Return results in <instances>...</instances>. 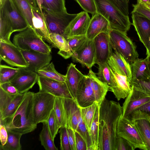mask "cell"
Masks as SVG:
<instances>
[{
  "label": "cell",
  "instance_id": "obj_1",
  "mask_svg": "<svg viewBox=\"0 0 150 150\" xmlns=\"http://www.w3.org/2000/svg\"><path fill=\"white\" fill-rule=\"evenodd\" d=\"M122 114L119 103L105 98L99 106L98 150H115L117 128Z\"/></svg>",
  "mask_w": 150,
  "mask_h": 150
},
{
  "label": "cell",
  "instance_id": "obj_2",
  "mask_svg": "<svg viewBox=\"0 0 150 150\" xmlns=\"http://www.w3.org/2000/svg\"><path fill=\"white\" fill-rule=\"evenodd\" d=\"M34 93L26 92L23 100L14 113L4 120L0 119V125H4L7 130L22 134L34 131L37 125L34 122L33 113Z\"/></svg>",
  "mask_w": 150,
  "mask_h": 150
},
{
  "label": "cell",
  "instance_id": "obj_3",
  "mask_svg": "<svg viewBox=\"0 0 150 150\" xmlns=\"http://www.w3.org/2000/svg\"><path fill=\"white\" fill-rule=\"evenodd\" d=\"M96 12L108 21L111 30L127 34L132 25L129 16L123 14L108 0H94Z\"/></svg>",
  "mask_w": 150,
  "mask_h": 150
},
{
  "label": "cell",
  "instance_id": "obj_4",
  "mask_svg": "<svg viewBox=\"0 0 150 150\" xmlns=\"http://www.w3.org/2000/svg\"><path fill=\"white\" fill-rule=\"evenodd\" d=\"M13 43L20 50L50 53L51 48L32 28L26 29L15 35Z\"/></svg>",
  "mask_w": 150,
  "mask_h": 150
},
{
  "label": "cell",
  "instance_id": "obj_5",
  "mask_svg": "<svg viewBox=\"0 0 150 150\" xmlns=\"http://www.w3.org/2000/svg\"><path fill=\"white\" fill-rule=\"evenodd\" d=\"M107 63L110 67L112 76V84L109 89L118 100L126 98L132 89L131 82L118 67L113 55L109 58Z\"/></svg>",
  "mask_w": 150,
  "mask_h": 150
},
{
  "label": "cell",
  "instance_id": "obj_6",
  "mask_svg": "<svg viewBox=\"0 0 150 150\" xmlns=\"http://www.w3.org/2000/svg\"><path fill=\"white\" fill-rule=\"evenodd\" d=\"M109 35L112 48L121 54L129 63L138 58L136 46L127 34L111 30Z\"/></svg>",
  "mask_w": 150,
  "mask_h": 150
},
{
  "label": "cell",
  "instance_id": "obj_7",
  "mask_svg": "<svg viewBox=\"0 0 150 150\" xmlns=\"http://www.w3.org/2000/svg\"><path fill=\"white\" fill-rule=\"evenodd\" d=\"M55 97L50 93L42 91L34 93L33 113L35 124L47 120L53 109Z\"/></svg>",
  "mask_w": 150,
  "mask_h": 150
},
{
  "label": "cell",
  "instance_id": "obj_8",
  "mask_svg": "<svg viewBox=\"0 0 150 150\" xmlns=\"http://www.w3.org/2000/svg\"><path fill=\"white\" fill-rule=\"evenodd\" d=\"M117 135L127 140L134 149L138 148L147 150L135 125L128 118L122 117L120 118L117 126Z\"/></svg>",
  "mask_w": 150,
  "mask_h": 150
},
{
  "label": "cell",
  "instance_id": "obj_9",
  "mask_svg": "<svg viewBox=\"0 0 150 150\" xmlns=\"http://www.w3.org/2000/svg\"><path fill=\"white\" fill-rule=\"evenodd\" d=\"M50 33H55L63 36L65 29L77 14L67 11L55 12L42 10Z\"/></svg>",
  "mask_w": 150,
  "mask_h": 150
},
{
  "label": "cell",
  "instance_id": "obj_10",
  "mask_svg": "<svg viewBox=\"0 0 150 150\" xmlns=\"http://www.w3.org/2000/svg\"><path fill=\"white\" fill-rule=\"evenodd\" d=\"M0 59L13 67L25 68L28 66L21 50L12 43L0 41Z\"/></svg>",
  "mask_w": 150,
  "mask_h": 150
},
{
  "label": "cell",
  "instance_id": "obj_11",
  "mask_svg": "<svg viewBox=\"0 0 150 150\" xmlns=\"http://www.w3.org/2000/svg\"><path fill=\"white\" fill-rule=\"evenodd\" d=\"M150 101V94L132 86L131 92L126 98L123 104L121 117L127 118L133 112Z\"/></svg>",
  "mask_w": 150,
  "mask_h": 150
},
{
  "label": "cell",
  "instance_id": "obj_12",
  "mask_svg": "<svg viewBox=\"0 0 150 150\" xmlns=\"http://www.w3.org/2000/svg\"><path fill=\"white\" fill-rule=\"evenodd\" d=\"M93 40L96 52V64L99 65L107 63L113 53L109 33H102L96 37Z\"/></svg>",
  "mask_w": 150,
  "mask_h": 150
},
{
  "label": "cell",
  "instance_id": "obj_13",
  "mask_svg": "<svg viewBox=\"0 0 150 150\" xmlns=\"http://www.w3.org/2000/svg\"><path fill=\"white\" fill-rule=\"evenodd\" d=\"M37 82L40 91L48 93L55 97L73 99L65 81H59L38 76Z\"/></svg>",
  "mask_w": 150,
  "mask_h": 150
},
{
  "label": "cell",
  "instance_id": "obj_14",
  "mask_svg": "<svg viewBox=\"0 0 150 150\" xmlns=\"http://www.w3.org/2000/svg\"><path fill=\"white\" fill-rule=\"evenodd\" d=\"M0 10L10 21L13 32L23 31L28 27L27 22L17 9L12 0H6L0 7Z\"/></svg>",
  "mask_w": 150,
  "mask_h": 150
},
{
  "label": "cell",
  "instance_id": "obj_15",
  "mask_svg": "<svg viewBox=\"0 0 150 150\" xmlns=\"http://www.w3.org/2000/svg\"><path fill=\"white\" fill-rule=\"evenodd\" d=\"M37 73L20 68L14 77L10 81L21 94L25 93L31 89L37 82Z\"/></svg>",
  "mask_w": 150,
  "mask_h": 150
},
{
  "label": "cell",
  "instance_id": "obj_16",
  "mask_svg": "<svg viewBox=\"0 0 150 150\" xmlns=\"http://www.w3.org/2000/svg\"><path fill=\"white\" fill-rule=\"evenodd\" d=\"M71 57L74 62H78L91 69L96 64V52L93 39H88Z\"/></svg>",
  "mask_w": 150,
  "mask_h": 150
},
{
  "label": "cell",
  "instance_id": "obj_17",
  "mask_svg": "<svg viewBox=\"0 0 150 150\" xmlns=\"http://www.w3.org/2000/svg\"><path fill=\"white\" fill-rule=\"evenodd\" d=\"M126 118L129 119L134 124L147 150H150V122L146 113L136 110Z\"/></svg>",
  "mask_w": 150,
  "mask_h": 150
},
{
  "label": "cell",
  "instance_id": "obj_18",
  "mask_svg": "<svg viewBox=\"0 0 150 150\" xmlns=\"http://www.w3.org/2000/svg\"><path fill=\"white\" fill-rule=\"evenodd\" d=\"M91 19L85 11L77 14L65 29L63 36L66 38L72 36L86 35Z\"/></svg>",
  "mask_w": 150,
  "mask_h": 150
},
{
  "label": "cell",
  "instance_id": "obj_19",
  "mask_svg": "<svg viewBox=\"0 0 150 150\" xmlns=\"http://www.w3.org/2000/svg\"><path fill=\"white\" fill-rule=\"evenodd\" d=\"M21 51L28 64V67L25 69L36 73L40 69L49 64L52 59L50 53L23 50Z\"/></svg>",
  "mask_w": 150,
  "mask_h": 150
},
{
  "label": "cell",
  "instance_id": "obj_20",
  "mask_svg": "<svg viewBox=\"0 0 150 150\" xmlns=\"http://www.w3.org/2000/svg\"><path fill=\"white\" fill-rule=\"evenodd\" d=\"M132 25L134 27L140 41L147 49L150 40V21L146 17L132 11Z\"/></svg>",
  "mask_w": 150,
  "mask_h": 150
},
{
  "label": "cell",
  "instance_id": "obj_21",
  "mask_svg": "<svg viewBox=\"0 0 150 150\" xmlns=\"http://www.w3.org/2000/svg\"><path fill=\"white\" fill-rule=\"evenodd\" d=\"M76 101L80 108L88 106L96 101L88 75H85L78 86Z\"/></svg>",
  "mask_w": 150,
  "mask_h": 150
},
{
  "label": "cell",
  "instance_id": "obj_22",
  "mask_svg": "<svg viewBox=\"0 0 150 150\" xmlns=\"http://www.w3.org/2000/svg\"><path fill=\"white\" fill-rule=\"evenodd\" d=\"M33 13L32 28L42 39L55 48V46L50 37V33L46 20L39 8L32 7Z\"/></svg>",
  "mask_w": 150,
  "mask_h": 150
},
{
  "label": "cell",
  "instance_id": "obj_23",
  "mask_svg": "<svg viewBox=\"0 0 150 150\" xmlns=\"http://www.w3.org/2000/svg\"><path fill=\"white\" fill-rule=\"evenodd\" d=\"M67 122V127L76 131L81 117L80 108L75 100L63 98Z\"/></svg>",
  "mask_w": 150,
  "mask_h": 150
},
{
  "label": "cell",
  "instance_id": "obj_24",
  "mask_svg": "<svg viewBox=\"0 0 150 150\" xmlns=\"http://www.w3.org/2000/svg\"><path fill=\"white\" fill-rule=\"evenodd\" d=\"M111 30L108 21L102 15L96 13L91 19L86 35L88 39L93 40L102 33H109Z\"/></svg>",
  "mask_w": 150,
  "mask_h": 150
},
{
  "label": "cell",
  "instance_id": "obj_25",
  "mask_svg": "<svg viewBox=\"0 0 150 150\" xmlns=\"http://www.w3.org/2000/svg\"><path fill=\"white\" fill-rule=\"evenodd\" d=\"M65 82L73 98L76 100L78 86L85 77L76 67L71 63L68 67Z\"/></svg>",
  "mask_w": 150,
  "mask_h": 150
},
{
  "label": "cell",
  "instance_id": "obj_26",
  "mask_svg": "<svg viewBox=\"0 0 150 150\" xmlns=\"http://www.w3.org/2000/svg\"><path fill=\"white\" fill-rule=\"evenodd\" d=\"M130 66L132 82L136 80L146 79L150 77V70L147 57L144 59L137 58L130 64Z\"/></svg>",
  "mask_w": 150,
  "mask_h": 150
},
{
  "label": "cell",
  "instance_id": "obj_27",
  "mask_svg": "<svg viewBox=\"0 0 150 150\" xmlns=\"http://www.w3.org/2000/svg\"><path fill=\"white\" fill-rule=\"evenodd\" d=\"M88 75L90 79V85L94 91L96 101L99 107L109 89V86L101 81L96 74L90 69Z\"/></svg>",
  "mask_w": 150,
  "mask_h": 150
},
{
  "label": "cell",
  "instance_id": "obj_28",
  "mask_svg": "<svg viewBox=\"0 0 150 150\" xmlns=\"http://www.w3.org/2000/svg\"><path fill=\"white\" fill-rule=\"evenodd\" d=\"M50 37L55 45V48L59 50L57 53L58 54L65 59L71 57L73 54L68 42L65 37L55 33H50Z\"/></svg>",
  "mask_w": 150,
  "mask_h": 150
},
{
  "label": "cell",
  "instance_id": "obj_29",
  "mask_svg": "<svg viewBox=\"0 0 150 150\" xmlns=\"http://www.w3.org/2000/svg\"><path fill=\"white\" fill-rule=\"evenodd\" d=\"M0 10V41L12 43L10 40L13 33L11 24L3 12Z\"/></svg>",
  "mask_w": 150,
  "mask_h": 150
},
{
  "label": "cell",
  "instance_id": "obj_30",
  "mask_svg": "<svg viewBox=\"0 0 150 150\" xmlns=\"http://www.w3.org/2000/svg\"><path fill=\"white\" fill-rule=\"evenodd\" d=\"M16 8L27 22L28 26L32 28L33 13L32 6L28 0H12Z\"/></svg>",
  "mask_w": 150,
  "mask_h": 150
},
{
  "label": "cell",
  "instance_id": "obj_31",
  "mask_svg": "<svg viewBox=\"0 0 150 150\" xmlns=\"http://www.w3.org/2000/svg\"><path fill=\"white\" fill-rule=\"evenodd\" d=\"M26 93L14 96L7 105L5 109L0 113V119L4 120L12 115L23 100Z\"/></svg>",
  "mask_w": 150,
  "mask_h": 150
},
{
  "label": "cell",
  "instance_id": "obj_32",
  "mask_svg": "<svg viewBox=\"0 0 150 150\" xmlns=\"http://www.w3.org/2000/svg\"><path fill=\"white\" fill-rule=\"evenodd\" d=\"M8 138L6 143L0 146L1 150H21V146L20 140L22 134L10 130H7Z\"/></svg>",
  "mask_w": 150,
  "mask_h": 150
},
{
  "label": "cell",
  "instance_id": "obj_33",
  "mask_svg": "<svg viewBox=\"0 0 150 150\" xmlns=\"http://www.w3.org/2000/svg\"><path fill=\"white\" fill-rule=\"evenodd\" d=\"M42 123V129L39 134V140L41 145L46 150H57L50 132L47 121Z\"/></svg>",
  "mask_w": 150,
  "mask_h": 150
},
{
  "label": "cell",
  "instance_id": "obj_34",
  "mask_svg": "<svg viewBox=\"0 0 150 150\" xmlns=\"http://www.w3.org/2000/svg\"><path fill=\"white\" fill-rule=\"evenodd\" d=\"M38 76L59 81H65L66 76L58 72L55 69L52 62L38 71Z\"/></svg>",
  "mask_w": 150,
  "mask_h": 150
},
{
  "label": "cell",
  "instance_id": "obj_35",
  "mask_svg": "<svg viewBox=\"0 0 150 150\" xmlns=\"http://www.w3.org/2000/svg\"><path fill=\"white\" fill-rule=\"evenodd\" d=\"M99 107L98 105L89 132L92 141V150H98L99 149Z\"/></svg>",
  "mask_w": 150,
  "mask_h": 150
},
{
  "label": "cell",
  "instance_id": "obj_36",
  "mask_svg": "<svg viewBox=\"0 0 150 150\" xmlns=\"http://www.w3.org/2000/svg\"><path fill=\"white\" fill-rule=\"evenodd\" d=\"M98 105V103L96 101L90 106L85 108H80L81 118L89 133Z\"/></svg>",
  "mask_w": 150,
  "mask_h": 150
},
{
  "label": "cell",
  "instance_id": "obj_37",
  "mask_svg": "<svg viewBox=\"0 0 150 150\" xmlns=\"http://www.w3.org/2000/svg\"><path fill=\"white\" fill-rule=\"evenodd\" d=\"M42 10L55 12L67 11L65 0H42Z\"/></svg>",
  "mask_w": 150,
  "mask_h": 150
},
{
  "label": "cell",
  "instance_id": "obj_38",
  "mask_svg": "<svg viewBox=\"0 0 150 150\" xmlns=\"http://www.w3.org/2000/svg\"><path fill=\"white\" fill-rule=\"evenodd\" d=\"M63 98L55 97L53 109L61 127H67V120Z\"/></svg>",
  "mask_w": 150,
  "mask_h": 150
},
{
  "label": "cell",
  "instance_id": "obj_39",
  "mask_svg": "<svg viewBox=\"0 0 150 150\" xmlns=\"http://www.w3.org/2000/svg\"><path fill=\"white\" fill-rule=\"evenodd\" d=\"M112 55L118 67L132 82V72L130 63L116 51L113 52Z\"/></svg>",
  "mask_w": 150,
  "mask_h": 150
},
{
  "label": "cell",
  "instance_id": "obj_40",
  "mask_svg": "<svg viewBox=\"0 0 150 150\" xmlns=\"http://www.w3.org/2000/svg\"><path fill=\"white\" fill-rule=\"evenodd\" d=\"M20 68H14L1 64L0 66V84L10 82L16 76Z\"/></svg>",
  "mask_w": 150,
  "mask_h": 150
},
{
  "label": "cell",
  "instance_id": "obj_41",
  "mask_svg": "<svg viewBox=\"0 0 150 150\" xmlns=\"http://www.w3.org/2000/svg\"><path fill=\"white\" fill-rule=\"evenodd\" d=\"M98 71L97 74L98 79L106 84L109 88L112 84V76L110 66L108 63L98 65Z\"/></svg>",
  "mask_w": 150,
  "mask_h": 150
},
{
  "label": "cell",
  "instance_id": "obj_42",
  "mask_svg": "<svg viewBox=\"0 0 150 150\" xmlns=\"http://www.w3.org/2000/svg\"><path fill=\"white\" fill-rule=\"evenodd\" d=\"M85 141L87 150H92V143L89 132L84 123L81 117L80 118L76 130Z\"/></svg>",
  "mask_w": 150,
  "mask_h": 150
},
{
  "label": "cell",
  "instance_id": "obj_43",
  "mask_svg": "<svg viewBox=\"0 0 150 150\" xmlns=\"http://www.w3.org/2000/svg\"><path fill=\"white\" fill-rule=\"evenodd\" d=\"M47 122L50 132L53 139L54 140L61 127L53 109L51 111Z\"/></svg>",
  "mask_w": 150,
  "mask_h": 150
},
{
  "label": "cell",
  "instance_id": "obj_44",
  "mask_svg": "<svg viewBox=\"0 0 150 150\" xmlns=\"http://www.w3.org/2000/svg\"><path fill=\"white\" fill-rule=\"evenodd\" d=\"M66 39L68 42L73 54L88 39L86 35L74 36Z\"/></svg>",
  "mask_w": 150,
  "mask_h": 150
},
{
  "label": "cell",
  "instance_id": "obj_45",
  "mask_svg": "<svg viewBox=\"0 0 150 150\" xmlns=\"http://www.w3.org/2000/svg\"><path fill=\"white\" fill-rule=\"evenodd\" d=\"M60 146L61 150H71L66 127H61L59 129Z\"/></svg>",
  "mask_w": 150,
  "mask_h": 150
},
{
  "label": "cell",
  "instance_id": "obj_46",
  "mask_svg": "<svg viewBox=\"0 0 150 150\" xmlns=\"http://www.w3.org/2000/svg\"><path fill=\"white\" fill-rule=\"evenodd\" d=\"M84 11L94 15L96 12L94 0H75Z\"/></svg>",
  "mask_w": 150,
  "mask_h": 150
},
{
  "label": "cell",
  "instance_id": "obj_47",
  "mask_svg": "<svg viewBox=\"0 0 150 150\" xmlns=\"http://www.w3.org/2000/svg\"><path fill=\"white\" fill-rule=\"evenodd\" d=\"M131 83L137 89L150 94V77L146 79L133 81Z\"/></svg>",
  "mask_w": 150,
  "mask_h": 150
},
{
  "label": "cell",
  "instance_id": "obj_48",
  "mask_svg": "<svg viewBox=\"0 0 150 150\" xmlns=\"http://www.w3.org/2000/svg\"><path fill=\"white\" fill-rule=\"evenodd\" d=\"M132 146L126 139L117 136L115 142V150H134Z\"/></svg>",
  "mask_w": 150,
  "mask_h": 150
},
{
  "label": "cell",
  "instance_id": "obj_49",
  "mask_svg": "<svg viewBox=\"0 0 150 150\" xmlns=\"http://www.w3.org/2000/svg\"><path fill=\"white\" fill-rule=\"evenodd\" d=\"M123 14L129 16V0H108Z\"/></svg>",
  "mask_w": 150,
  "mask_h": 150
},
{
  "label": "cell",
  "instance_id": "obj_50",
  "mask_svg": "<svg viewBox=\"0 0 150 150\" xmlns=\"http://www.w3.org/2000/svg\"><path fill=\"white\" fill-rule=\"evenodd\" d=\"M14 96L8 94L0 87V113L4 111L8 103Z\"/></svg>",
  "mask_w": 150,
  "mask_h": 150
},
{
  "label": "cell",
  "instance_id": "obj_51",
  "mask_svg": "<svg viewBox=\"0 0 150 150\" xmlns=\"http://www.w3.org/2000/svg\"><path fill=\"white\" fill-rule=\"evenodd\" d=\"M133 7L132 11L136 12L146 18L150 21V10L143 5L137 3L132 4Z\"/></svg>",
  "mask_w": 150,
  "mask_h": 150
},
{
  "label": "cell",
  "instance_id": "obj_52",
  "mask_svg": "<svg viewBox=\"0 0 150 150\" xmlns=\"http://www.w3.org/2000/svg\"><path fill=\"white\" fill-rule=\"evenodd\" d=\"M76 150H87L86 143L81 136L75 131Z\"/></svg>",
  "mask_w": 150,
  "mask_h": 150
},
{
  "label": "cell",
  "instance_id": "obj_53",
  "mask_svg": "<svg viewBox=\"0 0 150 150\" xmlns=\"http://www.w3.org/2000/svg\"><path fill=\"white\" fill-rule=\"evenodd\" d=\"M0 87L11 95H16L20 94L17 89L10 82L0 84Z\"/></svg>",
  "mask_w": 150,
  "mask_h": 150
},
{
  "label": "cell",
  "instance_id": "obj_54",
  "mask_svg": "<svg viewBox=\"0 0 150 150\" xmlns=\"http://www.w3.org/2000/svg\"><path fill=\"white\" fill-rule=\"evenodd\" d=\"M71 150H76L75 131L69 127H67Z\"/></svg>",
  "mask_w": 150,
  "mask_h": 150
},
{
  "label": "cell",
  "instance_id": "obj_55",
  "mask_svg": "<svg viewBox=\"0 0 150 150\" xmlns=\"http://www.w3.org/2000/svg\"><path fill=\"white\" fill-rule=\"evenodd\" d=\"M8 138V132L5 127L4 125H0V139L1 145L3 146L6 143Z\"/></svg>",
  "mask_w": 150,
  "mask_h": 150
},
{
  "label": "cell",
  "instance_id": "obj_56",
  "mask_svg": "<svg viewBox=\"0 0 150 150\" xmlns=\"http://www.w3.org/2000/svg\"><path fill=\"white\" fill-rule=\"evenodd\" d=\"M136 110H139L147 114H150V101L139 107Z\"/></svg>",
  "mask_w": 150,
  "mask_h": 150
},
{
  "label": "cell",
  "instance_id": "obj_57",
  "mask_svg": "<svg viewBox=\"0 0 150 150\" xmlns=\"http://www.w3.org/2000/svg\"><path fill=\"white\" fill-rule=\"evenodd\" d=\"M38 7L39 8L41 12L43 13L42 10V0H35Z\"/></svg>",
  "mask_w": 150,
  "mask_h": 150
},
{
  "label": "cell",
  "instance_id": "obj_58",
  "mask_svg": "<svg viewBox=\"0 0 150 150\" xmlns=\"http://www.w3.org/2000/svg\"><path fill=\"white\" fill-rule=\"evenodd\" d=\"M32 7L37 8L38 7L37 6V4L35 0H28Z\"/></svg>",
  "mask_w": 150,
  "mask_h": 150
},
{
  "label": "cell",
  "instance_id": "obj_59",
  "mask_svg": "<svg viewBox=\"0 0 150 150\" xmlns=\"http://www.w3.org/2000/svg\"><path fill=\"white\" fill-rule=\"evenodd\" d=\"M146 3H150V0H137V4H142Z\"/></svg>",
  "mask_w": 150,
  "mask_h": 150
},
{
  "label": "cell",
  "instance_id": "obj_60",
  "mask_svg": "<svg viewBox=\"0 0 150 150\" xmlns=\"http://www.w3.org/2000/svg\"><path fill=\"white\" fill-rule=\"evenodd\" d=\"M146 54L147 57L150 56V40L148 47L147 49H146Z\"/></svg>",
  "mask_w": 150,
  "mask_h": 150
},
{
  "label": "cell",
  "instance_id": "obj_61",
  "mask_svg": "<svg viewBox=\"0 0 150 150\" xmlns=\"http://www.w3.org/2000/svg\"><path fill=\"white\" fill-rule=\"evenodd\" d=\"M143 5L146 8L150 10V3H146L141 4Z\"/></svg>",
  "mask_w": 150,
  "mask_h": 150
},
{
  "label": "cell",
  "instance_id": "obj_62",
  "mask_svg": "<svg viewBox=\"0 0 150 150\" xmlns=\"http://www.w3.org/2000/svg\"><path fill=\"white\" fill-rule=\"evenodd\" d=\"M148 58V65L149 70H150V56L149 57H147Z\"/></svg>",
  "mask_w": 150,
  "mask_h": 150
},
{
  "label": "cell",
  "instance_id": "obj_63",
  "mask_svg": "<svg viewBox=\"0 0 150 150\" xmlns=\"http://www.w3.org/2000/svg\"><path fill=\"white\" fill-rule=\"evenodd\" d=\"M6 0H0V7L1 6Z\"/></svg>",
  "mask_w": 150,
  "mask_h": 150
},
{
  "label": "cell",
  "instance_id": "obj_64",
  "mask_svg": "<svg viewBox=\"0 0 150 150\" xmlns=\"http://www.w3.org/2000/svg\"><path fill=\"white\" fill-rule=\"evenodd\" d=\"M146 114V116H147V118L150 122V114Z\"/></svg>",
  "mask_w": 150,
  "mask_h": 150
}]
</instances>
